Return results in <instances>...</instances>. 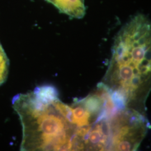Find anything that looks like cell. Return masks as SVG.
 I'll return each mask as SVG.
<instances>
[{
  "instance_id": "cell-2",
  "label": "cell",
  "mask_w": 151,
  "mask_h": 151,
  "mask_svg": "<svg viewBox=\"0 0 151 151\" xmlns=\"http://www.w3.org/2000/svg\"><path fill=\"white\" fill-rule=\"evenodd\" d=\"M12 104L22 128L21 151H81L70 105L60 100L55 87L17 94Z\"/></svg>"
},
{
  "instance_id": "cell-1",
  "label": "cell",
  "mask_w": 151,
  "mask_h": 151,
  "mask_svg": "<svg viewBox=\"0 0 151 151\" xmlns=\"http://www.w3.org/2000/svg\"><path fill=\"white\" fill-rule=\"evenodd\" d=\"M151 25L147 16L132 17L116 35L108 70L101 83L116 106L145 114L151 91Z\"/></svg>"
},
{
  "instance_id": "cell-3",
  "label": "cell",
  "mask_w": 151,
  "mask_h": 151,
  "mask_svg": "<svg viewBox=\"0 0 151 151\" xmlns=\"http://www.w3.org/2000/svg\"><path fill=\"white\" fill-rule=\"evenodd\" d=\"M60 12L76 19L82 18L86 13L84 0H46Z\"/></svg>"
},
{
  "instance_id": "cell-4",
  "label": "cell",
  "mask_w": 151,
  "mask_h": 151,
  "mask_svg": "<svg viewBox=\"0 0 151 151\" xmlns=\"http://www.w3.org/2000/svg\"><path fill=\"white\" fill-rule=\"evenodd\" d=\"M9 60L0 43V86L5 82L9 73Z\"/></svg>"
}]
</instances>
